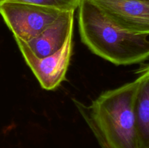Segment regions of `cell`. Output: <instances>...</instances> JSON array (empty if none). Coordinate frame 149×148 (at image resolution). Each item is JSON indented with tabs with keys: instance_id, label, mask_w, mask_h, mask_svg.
Listing matches in <instances>:
<instances>
[{
	"instance_id": "cell-1",
	"label": "cell",
	"mask_w": 149,
	"mask_h": 148,
	"mask_svg": "<svg viewBox=\"0 0 149 148\" xmlns=\"http://www.w3.org/2000/svg\"><path fill=\"white\" fill-rule=\"evenodd\" d=\"M78 26L82 43L114 65H134L149 59L148 35L122 30L90 0H81L79 6Z\"/></svg>"
},
{
	"instance_id": "cell-2",
	"label": "cell",
	"mask_w": 149,
	"mask_h": 148,
	"mask_svg": "<svg viewBox=\"0 0 149 148\" xmlns=\"http://www.w3.org/2000/svg\"><path fill=\"white\" fill-rule=\"evenodd\" d=\"M139 78L101 93L88 106L93 122L110 148H140L135 114Z\"/></svg>"
},
{
	"instance_id": "cell-3",
	"label": "cell",
	"mask_w": 149,
	"mask_h": 148,
	"mask_svg": "<svg viewBox=\"0 0 149 148\" xmlns=\"http://www.w3.org/2000/svg\"><path fill=\"white\" fill-rule=\"evenodd\" d=\"M63 10L46 6L7 1L0 4V15L15 41L28 42L56 20Z\"/></svg>"
},
{
	"instance_id": "cell-4",
	"label": "cell",
	"mask_w": 149,
	"mask_h": 148,
	"mask_svg": "<svg viewBox=\"0 0 149 148\" xmlns=\"http://www.w3.org/2000/svg\"><path fill=\"white\" fill-rule=\"evenodd\" d=\"M15 41L26 64L37 78L42 89L49 91L55 90L66 79L65 75L74 48L73 33L68 36L61 49L42 58L35 56L23 41Z\"/></svg>"
},
{
	"instance_id": "cell-5",
	"label": "cell",
	"mask_w": 149,
	"mask_h": 148,
	"mask_svg": "<svg viewBox=\"0 0 149 148\" xmlns=\"http://www.w3.org/2000/svg\"><path fill=\"white\" fill-rule=\"evenodd\" d=\"M121 29L149 36V0H90Z\"/></svg>"
},
{
	"instance_id": "cell-6",
	"label": "cell",
	"mask_w": 149,
	"mask_h": 148,
	"mask_svg": "<svg viewBox=\"0 0 149 148\" xmlns=\"http://www.w3.org/2000/svg\"><path fill=\"white\" fill-rule=\"evenodd\" d=\"M75 11H63L54 23L40 34L24 42L32 53L39 58L55 53L63 47L74 30Z\"/></svg>"
},
{
	"instance_id": "cell-7",
	"label": "cell",
	"mask_w": 149,
	"mask_h": 148,
	"mask_svg": "<svg viewBox=\"0 0 149 148\" xmlns=\"http://www.w3.org/2000/svg\"><path fill=\"white\" fill-rule=\"evenodd\" d=\"M139 85L135 100V114L140 148H149V64L137 71Z\"/></svg>"
},
{
	"instance_id": "cell-8",
	"label": "cell",
	"mask_w": 149,
	"mask_h": 148,
	"mask_svg": "<svg viewBox=\"0 0 149 148\" xmlns=\"http://www.w3.org/2000/svg\"><path fill=\"white\" fill-rule=\"evenodd\" d=\"M7 1L46 6L63 11H75L78 9L81 0H0V4Z\"/></svg>"
},
{
	"instance_id": "cell-9",
	"label": "cell",
	"mask_w": 149,
	"mask_h": 148,
	"mask_svg": "<svg viewBox=\"0 0 149 148\" xmlns=\"http://www.w3.org/2000/svg\"><path fill=\"white\" fill-rule=\"evenodd\" d=\"M106 148H109V147H106Z\"/></svg>"
}]
</instances>
